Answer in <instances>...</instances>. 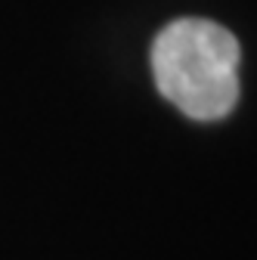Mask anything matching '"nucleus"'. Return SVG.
Masks as SVG:
<instances>
[{
  "label": "nucleus",
  "mask_w": 257,
  "mask_h": 260,
  "mask_svg": "<svg viewBox=\"0 0 257 260\" xmlns=\"http://www.w3.org/2000/svg\"><path fill=\"white\" fill-rule=\"evenodd\" d=\"M239 41L208 19H177L152 44V78L162 96L196 121L227 118L239 100Z\"/></svg>",
  "instance_id": "1"
}]
</instances>
